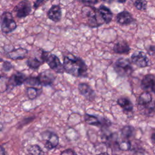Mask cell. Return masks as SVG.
I'll return each instance as SVG.
<instances>
[{
    "mask_svg": "<svg viewBox=\"0 0 155 155\" xmlns=\"http://www.w3.org/2000/svg\"><path fill=\"white\" fill-rule=\"evenodd\" d=\"M0 26L2 32L5 34L11 33L16 28L17 24L10 12H4L1 15Z\"/></svg>",
    "mask_w": 155,
    "mask_h": 155,
    "instance_id": "4",
    "label": "cell"
},
{
    "mask_svg": "<svg viewBox=\"0 0 155 155\" xmlns=\"http://www.w3.org/2000/svg\"><path fill=\"white\" fill-rule=\"evenodd\" d=\"M63 67L64 71L72 76L85 77L87 75V66L81 58L71 54L64 56Z\"/></svg>",
    "mask_w": 155,
    "mask_h": 155,
    "instance_id": "1",
    "label": "cell"
},
{
    "mask_svg": "<svg viewBox=\"0 0 155 155\" xmlns=\"http://www.w3.org/2000/svg\"><path fill=\"white\" fill-rule=\"evenodd\" d=\"M37 78L40 85L44 87L52 85L56 78L54 74L48 70L41 72Z\"/></svg>",
    "mask_w": 155,
    "mask_h": 155,
    "instance_id": "10",
    "label": "cell"
},
{
    "mask_svg": "<svg viewBox=\"0 0 155 155\" xmlns=\"http://www.w3.org/2000/svg\"><path fill=\"white\" fill-rule=\"evenodd\" d=\"M102 1H104V2H112L113 0H101Z\"/></svg>",
    "mask_w": 155,
    "mask_h": 155,
    "instance_id": "36",
    "label": "cell"
},
{
    "mask_svg": "<svg viewBox=\"0 0 155 155\" xmlns=\"http://www.w3.org/2000/svg\"><path fill=\"white\" fill-rule=\"evenodd\" d=\"M154 94H155V92H154Z\"/></svg>",
    "mask_w": 155,
    "mask_h": 155,
    "instance_id": "37",
    "label": "cell"
},
{
    "mask_svg": "<svg viewBox=\"0 0 155 155\" xmlns=\"http://www.w3.org/2000/svg\"><path fill=\"white\" fill-rule=\"evenodd\" d=\"M41 137L44 140V147L48 150H53L59 144V137L53 132L45 131L41 133Z\"/></svg>",
    "mask_w": 155,
    "mask_h": 155,
    "instance_id": "6",
    "label": "cell"
},
{
    "mask_svg": "<svg viewBox=\"0 0 155 155\" xmlns=\"http://www.w3.org/2000/svg\"><path fill=\"white\" fill-rule=\"evenodd\" d=\"M137 108L139 112L146 116H152L155 111V101L150 93L143 92L138 97Z\"/></svg>",
    "mask_w": 155,
    "mask_h": 155,
    "instance_id": "3",
    "label": "cell"
},
{
    "mask_svg": "<svg viewBox=\"0 0 155 155\" xmlns=\"http://www.w3.org/2000/svg\"><path fill=\"white\" fill-rule=\"evenodd\" d=\"M113 51L117 54H128L130 51V47L125 41L116 42L113 46Z\"/></svg>",
    "mask_w": 155,
    "mask_h": 155,
    "instance_id": "18",
    "label": "cell"
},
{
    "mask_svg": "<svg viewBox=\"0 0 155 155\" xmlns=\"http://www.w3.org/2000/svg\"><path fill=\"white\" fill-rule=\"evenodd\" d=\"M141 88L145 91L154 93L155 76L153 74H147L144 76L141 81Z\"/></svg>",
    "mask_w": 155,
    "mask_h": 155,
    "instance_id": "12",
    "label": "cell"
},
{
    "mask_svg": "<svg viewBox=\"0 0 155 155\" xmlns=\"http://www.w3.org/2000/svg\"><path fill=\"white\" fill-rule=\"evenodd\" d=\"M26 64L30 68L33 70H37L43 64V62L36 58H31L27 59Z\"/></svg>",
    "mask_w": 155,
    "mask_h": 155,
    "instance_id": "23",
    "label": "cell"
},
{
    "mask_svg": "<svg viewBox=\"0 0 155 155\" xmlns=\"http://www.w3.org/2000/svg\"><path fill=\"white\" fill-rule=\"evenodd\" d=\"M29 155H44V152L41 148L36 144L31 145L28 149Z\"/></svg>",
    "mask_w": 155,
    "mask_h": 155,
    "instance_id": "24",
    "label": "cell"
},
{
    "mask_svg": "<svg viewBox=\"0 0 155 155\" xmlns=\"http://www.w3.org/2000/svg\"><path fill=\"white\" fill-rule=\"evenodd\" d=\"M98 117L93 115H90L86 113L84 116L85 121L89 125L96 126V127H108L111 125L110 120H107L105 118L99 119Z\"/></svg>",
    "mask_w": 155,
    "mask_h": 155,
    "instance_id": "11",
    "label": "cell"
},
{
    "mask_svg": "<svg viewBox=\"0 0 155 155\" xmlns=\"http://www.w3.org/2000/svg\"><path fill=\"white\" fill-rule=\"evenodd\" d=\"M105 24H109L113 19V13L111 10L104 5H101L98 8Z\"/></svg>",
    "mask_w": 155,
    "mask_h": 155,
    "instance_id": "19",
    "label": "cell"
},
{
    "mask_svg": "<svg viewBox=\"0 0 155 155\" xmlns=\"http://www.w3.org/2000/svg\"><path fill=\"white\" fill-rule=\"evenodd\" d=\"M8 78L5 76L0 77V93H3L8 90Z\"/></svg>",
    "mask_w": 155,
    "mask_h": 155,
    "instance_id": "25",
    "label": "cell"
},
{
    "mask_svg": "<svg viewBox=\"0 0 155 155\" xmlns=\"http://www.w3.org/2000/svg\"><path fill=\"white\" fill-rule=\"evenodd\" d=\"M47 17L53 22H59L62 18V10L59 5H53L47 12Z\"/></svg>",
    "mask_w": 155,
    "mask_h": 155,
    "instance_id": "15",
    "label": "cell"
},
{
    "mask_svg": "<svg viewBox=\"0 0 155 155\" xmlns=\"http://www.w3.org/2000/svg\"><path fill=\"white\" fill-rule=\"evenodd\" d=\"M131 62L138 67H146L150 65V59L142 51L134 53L131 56Z\"/></svg>",
    "mask_w": 155,
    "mask_h": 155,
    "instance_id": "8",
    "label": "cell"
},
{
    "mask_svg": "<svg viewBox=\"0 0 155 155\" xmlns=\"http://www.w3.org/2000/svg\"><path fill=\"white\" fill-rule=\"evenodd\" d=\"M45 2V0H36L33 3V8L36 10L41 6Z\"/></svg>",
    "mask_w": 155,
    "mask_h": 155,
    "instance_id": "32",
    "label": "cell"
},
{
    "mask_svg": "<svg viewBox=\"0 0 155 155\" xmlns=\"http://www.w3.org/2000/svg\"><path fill=\"white\" fill-rule=\"evenodd\" d=\"M13 66L12 64V63L7 61H4L2 65V68L4 71H9L13 68Z\"/></svg>",
    "mask_w": 155,
    "mask_h": 155,
    "instance_id": "28",
    "label": "cell"
},
{
    "mask_svg": "<svg viewBox=\"0 0 155 155\" xmlns=\"http://www.w3.org/2000/svg\"><path fill=\"white\" fill-rule=\"evenodd\" d=\"M24 84L26 85H29L31 87H37V86L40 85L37 76H36V77H34V76L27 77V78L24 82Z\"/></svg>",
    "mask_w": 155,
    "mask_h": 155,
    "instance_id": "26",
    "label": "cell"
},
{
    "mask_svg": "<svg viewBox=\"0 0 155 155\" xmlns=\"http://www.w3.org/2000/svg\"><path fill=\"white\" fill-rule=\"evenodd\" d=\"M27 76L22 73L16 71L8 78V86L17 87L24 84Z\"/></svg>",
    "mask_w": 155,
    "mask_h": 155,
    "instance_id": "13",
    "label": "cell"
},
{
    "mask_svg": "<svg viewBox=\"0 0 155 155\" xmlns=\"http://www.w3.org/2000/svg\"><path fill=\"white\" fill-rule=\"evenodd\" d=\"M151 140L152 143L155 144V133H153L151 136Z\"/></svg>",
    "mask_w": 155,
    "mask_h": 155,
    "instance_id": "34",
    "label": "cell"
},
{
    "mask_svg": "<svg viewBox=\"0 0 155 155\" xmlns=\"http://www.w3.org/2000/svg\"><path fill=\"white\" fill-rule=\"evenodd\" d=\"M116 21L121 25H127L133 22L134 19L130 12L124 10L117 15Z\"/></svg>",
    "mask_w": 155,
    "mask_h": 155,
    "instance_id": "16",
    "label": "cell"
},
{
    "mask_svg": "<svg viewBox=\"0 0 155 155\" xmlns=\"http://www.w3.org/2000/svg\"><path fill=\"white\" fill-rule=\"evenodd\" d=\"M135 133V129L131 125H126L121 130V136L124 141L129 142V139L133 137Z\"/></svg>",
    "mask_w": 155,
    "mask_h": 155,
    "instance_id": "20",
    "label": "cell"
},
{
    "mask_svg": "<svg viewBox=\"0 0 155 155\" xmlns=\"http://www.w3.org/2000/svg\"><path fill=\"white\" fill-rule=\"evenodd\" d=\"M81 15L85 20V24L90 27H97L105 23L99 10L93 5L83 6Z\"/></svg>",
    "mask_w": 155,
    "mask_h": 155,
    "instance_id": "2",
    "label": "cell"
},
{
    "mask_svg": "<svg viewBox=\"0 0 155 155\" xmlns=\"http://www.w3.org/2000/svg\"><path fill=\"white\" fill-rule=\"evenodd\" d=\"M42 93L41 88H38L35 87H29L27 88L26 93L28 98L30 100H33L38 97Z\"/></svg>",
    "mask_w": 155,
    "mask_h": 155,
    "instance_id": "22",
    "label": "cell"
},
{
    "mask_svg": "<svg viewBox=\"0 0 155 155\" xmlns=\"http://www.w3.org/2000/svg\"><path fill=\"white\" fill-rule=\"evenodd\" d=\"M0 155H6L4 148L0 145Z\"/></svg>",
    "mask_w": 155,
    "mask_h": 155,
    "instance_id": "33",
    "label": "cell"
},
{
    "mask_svg": "<svg viewBox=\"0 0 155 155\" xmlns=\"http://www.w3.org/2000/svg\"><path fill=\"white\" fill-rule=\"evenodd\" d=\"M113 68L116 73L122 77L130 76L133 71L130 61L124 58L117 59L114 62Z\"/></svg>",
    "mask_w": 155,
    "mask_h": 155,
    "instance_id": "5",
    "label": "cell"
},
{
    "mask_svg": "<svg viewBox=\"0 0 155 155\" xmlns=\"http://www.w3.org/2000/svg\"><path fill=\"white\" fill-rule=\"evenodd\" d=\"M13 11L18 18H25L31 12V3L28 0H22L15 7Z\"/></svg>",
    "mask_w": 155,
    "mask_h": 155,
    "instance_id": "7",
    "label": "cell"
},
{
    "mask_svg": "<svg viewBox=\"0 0 155 155\" xmlns=\"http://www.w3.org/2000/svg\"><path fill=\"white\" fill-rule=\"evenodd\" d=\"M147 53L151 56L155 57V45H150L147 49Z\"/></svg>",
    "mask_w": 155,
    "mask_h": 155,
    "instance_id": "30",
    "label": "cell"
},
{
    "mask_svg": "<svg viewBox=\"0 0 155 155\" xmlns=\"http://www.w3.org/2000/svg\"><path fill=\"white\" fill-rule=\"evenodd\" d=\"M45 62L49 67L58 73H62L64 71L63 64L61 62L57 56L53 54H49Z\"/></svg>",
    "mask_w": 155,
    "mask_h": 155,
    "instance_id": "9",
    "label": "cell"
},
{
    "mask_svg": "<svg viewBox=\"0 0 155 155\" xmlns=\"http://www.w3.org/2000/svg\"><path fill=\"white\" fill-rule=\"evenodd\" d=\"M60 155H77V154L71 148H68L62 151Z\"/></svg>",
    "mask_w": 155,
    "mask_h": 155,
    "instance_id": "31",
    "label": "cell"
},
{
    "mask_svg": "<svg viewBox=\"0 0 155 155\" xmlns=\"http://www.w3.org/2000/svg\"><path fill=\"white\" fill-rule=\"evenodd\" d=\"M27 50L25 48H15L10 51L7 53V56L9 58L13 60H19L23 59L25 58L27 54Z\"/></svg>",
    "mask_w": 155,
    "mask_h": 155,
    "instance_id": "17",
    "label": "cell"
},
{
    "mask_svg": "<svg viewBox=\"0 0 155 155\" xmlns=\"http://www.w3.org/2000/svg\"><path fill=\"white\" fill-rule=\"evenodd\" d=\"M117 2H120V3H125L126 1H127V0H117Z\"/></svg>",
    "mask_w": 155,
    "mask_h": 155,
    "instance_id": "35",
    "label": "cell"
},
{
    "mask_svg": "<svg viewBox=\"0 0 155 155\" xmlns=\"http://www.w3.org/2000/svg\"><path fill=\"white\" fill-rule=\"evenodd\" d=\"M134 5L139 10H145L147 7V2L146 0H136L134 2Z\"/></svg>",
    "mask_w": 155,
    "mask_h": 155,
    "instance_id": "27",
    "label": "cell"
},
{
    "mask_svg": "<svg viewBox=\"0 0 155 155\" xmlns=\"http://www.w3.org/2000/svg\"><path fill=\"white\" fill-rule=\"evenodd\" d=\"M86 5H93L98 3V0H78Z\"/></svg>",
    "mask_w": 155,
    "mask_h": 155,
    "instance_id": "29",
    "label": "cell"
},
{
    "mask_svg": "<svg viewBox=\"0 0 155 155\" xmlns=\"http://www.w3.org/2000/svg\"><path fill=\"white\" fill-rule=\"evenodd\" d=\"M117 104L127 112H130L133 109V105L130 100L126 97H121L118 99Z\"/></svg>",
    "mask_w": 155,
    "mask_h": 155,
    "instance_id": "21",
    "label": "cell"
},
{
    "mask_svg": "<svg viewBox=\"0 0 155 155\" xmlns=\"http://www.w3.org/2000/svg\"><path fill=\"white\" fill-rule=\"evenodd\" d=\"M79 93L87 99L92 101L94 99L95 92L87 83H80L78 85Z\"/></svg>",
    "mask_w": 155,
    "mask_h": 155,
    "instance_id": "14",
    "label": "cell"
}]
</instances>
